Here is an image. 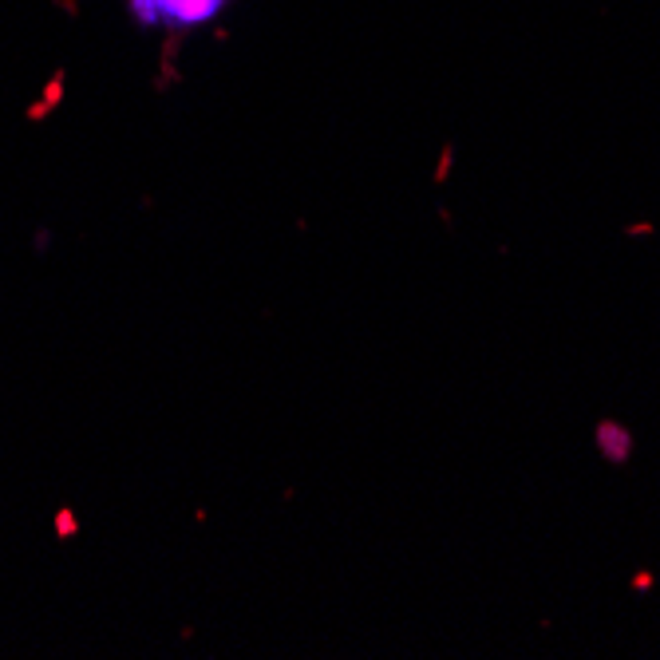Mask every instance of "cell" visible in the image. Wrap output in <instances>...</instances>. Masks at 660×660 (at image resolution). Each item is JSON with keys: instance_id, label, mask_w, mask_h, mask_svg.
<instances>
[{"instance_id": "cell-1", "label": "cell", "mask_w": 660, "mask_h": 660, "mask_svg": "<svg viewBox=\"0 0 660 660\" xmlns=\"http://www.w3.org/2000/svg\"><path fill=\"white\" fill-rule=\"evenodd\" d=\"M139 28H202L218 20L234 0H123Z\"/></svg>"}]
</instances>
